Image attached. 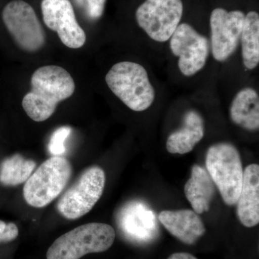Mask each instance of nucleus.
Segmentation results:
<instances>
[{
  "instance_id": "dca6fc26",
  "label": "nucleus",
  "mask_w": 259,
  "mask_h": 259,
  "mask_svg": "<svg viewBox=\"0 0 259 259\" xmlns=\"http://www.w3.org/2000/svg\"><path fill=\"white\" fill-rule=\"evenodd\" d=\"M214 184L207 170L194 165L192 175L185 187L186 197L197 214H202L209 209L214 194Z\"/></svg>"
},
{
  "instance_id": "9d476101",
  "label": "nucleus",
  "mask_w": 259,
  "mask_h": 259,
  "mask_svg": "<svg viewBox=\"0 0 259 259\" xmlns=\"http://www.w3.org/2000/svg\"><path fill=\"white\" fill-rule=\"evenodd\" d=\"M245 16L240 10L227 11L223 8L212 10L209 25L210 50L214 60L224 62L234 54L240 42Z\"/></svg>"
},
{
  "instance_id": "a211bd4d",
  "label": "nucleus",
  "mask_w": 259,
  "mask_h": 259,
  "mask_svg": "<svg viewBox=\"0 0 259 259\" xmlns=\"http://www.w3.org/2000/svg\"><path fill=\"white\" fill-rule=\"evenodd\" d=\"M36 167L32 159L16 153L5 158L0 165V183L6 187H15L25 183Z\"/></svg>"
},
{
  "instance_id": "9b49d317",
  "label": "nucleus",
  "mask_w": 259,
  "mask_h": 259,
  "mask_svg": "<svg viewBox=\"0 0 259 259\" xmlns=\"http://www.w3.org/2000/svg\"><path fill=\"white\" fill-rule=\"evenodd\" d=\"M44 21L57 32L61 41L70 49H80L86 42V34L78 23L69 0H42Z\"/></svg>"
},
{
  "instance_id": "f8f14e48",
  "label": "nucleus",
  "mask_w": 259,
  "mask_h": 259,
  "mask_svg": "<svg viewBox=\"0 0 259 259\" xmlns=\"http://www.w3.org/2000/svg\"><path fill=\"white\" fill-rule=\"evenodd\" d=\"M158 220L172 236L187 245H192L205 233L201 218L194 210H163Z\"/></svg>"
},
{
  "instance_id": "ddd939ff",
  "label": "nucleus",
  "mask_w": 259,
  "mask_h": 259,
  "mask_svg": "<svg viewBox=\"0 0 259 259\" xmlns=\"http://www.w3.org/2000/svg\"><path fill=\"white\" fill-rule=\"evenodd\" d=\"M237 214L243 226L253 228L259 223V166L253 163L243 171V180L237 201Z\"/></svg>"
},
{
  "instance_id": "412c9836",
  "label": "nucleus",
  "mask_w": 259,
  "mask_h": 259,
  "mask_svg": "<svg viewBox=\"0 0 259 259\" xmlns=\"http://www.w3.org/2000/svg\"><path fill=\"white\" fill-rule=\"evenodd\" d=\"M74 2L82 8L85 14L91 20L101 18L106 3V0H74Z\"/></svg>"
},
{
  "instance_id": "aec40b11",
  "label": "nucleus",
  "mask_w": 259,
  "mask_h": 259,
  "mask_svg": "<svg viewBox=\"0 0 259 259\" xmlns=\"http://www.w3.org/2000/svg\"><path fill=\"white\" fill-rule=\"evenodd\" d=\"M71 133V128L69 126H62L53 133L49 144V151L53 156H61L64 154L66 151L65 142Z\"/></svg>"
},
{
  "instance_id": "4be33fe9",
  "label": "nucleus",
  "mask_w": 259,
  "mask_h": 259,
  "mask_svg": "<svg viewBox=\"0 0 259 259\" xmlns=\"http://www.w3.org/2000/svg\"><path fill=\"white\" fill-rule=\"evenodd\" d=\"M18 235V228L15 223L0 221V243L13 241Z\"/></svg>"
},
{
  "instance_id": "f03ea898",
  "label": "nucleus",
  "mask_w": 259,
  "mask_h": 259,
  "mask_svg": "<svg viewBox=\"0 0 259 259\" xmlns=\"http://www.w3.org/2000/svg\"><path fill=\"white\" fill-rule=\"evenodd\" d=\"M105 81L112 93L133 111H145L154 102L156 91L147 71L139 63H117L109 70Z\"/></svg>"
},
{
  "instance_id": "20e7f679",
  "label": "nucleus",
  "mask_w": 259,
  "mask_h": 259,
  "mask_svg": "<svg viewBox=\"0 0 259 259\" xmlns=\"http://www.w3.org/2000/svg\"><path fill=\"white\" fill-rule=\"evenodd\" d=\"M72 166L64 156H51L25 182L23 197L31 207L42 208L57 198L69 183Z\"/></svg>"
},
{
  "instance_id": "1a4fd4ad",
  "label": "nucleus",
  "mask_w": 259,
  "mask_h": 259,
  "mask_svg": "<svg viewBox=\"0 0 259 259\" xmlns=\"http://www.w3.org/2000/svg\"><path fill=\"white\" fill-rule=\"evenodd\" d=\"M169 48L178 57L180 72L187 77L194 76L203 69L210 51L207 37L187 23H181L169 39Z\"/></svg>"
},
{
  "instance_id": "0eeeda50",
  "label": "nucleus",
  "mask_w": 259,
  "mask_h": 259,
  "mask_svg": "<svg viewBox=\"0 0 259 259\" xmlns=\"http://www.w3.org/2000/svg\"><path fill=\"white\" fill-rule=\"evenodd\" d=\"M182 0H146L136 13L138 25L153 41L164 42L180 24Z\"/></svg>"
},
{
  "instance_id": "4468645a",
  "label": "nucleus",
  "mask_w": 259,
  "mask_h": 259,
  "mask_svg": "<svg viewBox=\"0 0 259 259\" xmlns=\"http://www.w3.org/2000/svg\"><path fill=\"white\" fill-rule=\"evenodd\" d=\"M204 122L202 116L195 110H190L184 117V125L169 135L166 141L168 152L186 154L191 152L204 136Z\"/></svg>"
},
{
  "instance_id": "6ab92c4d",
  "label": "nucleus",
  "mask_w": 259,
  "mask_h": 259,
  "mask_svg": "<svg viewBox=\"0 0 259 259\" xmlns=\"http://www.w3.org/2000/svg\"><path fill=\"white\" fill-rule=\"evenodd\" d=\"M146 214L141 206L136 203L127 204L121 211L119 223L122 231L130 239L146 241L152 238V233L147 231Z\"/></svg>"
},
{
  "instance_id": "5701e85b",
  "label": "nucleus",
  "mask_w": 259,
  "mask_h": 259,
  "mask_svg": "<svg viewBox=\"0 0 259 259\" xmlns=\"http://www.w3.org/2000/svg\"><path fill=\"white\" fill-rule=\"evenodd\" d=\"M168 259H197L189 253H175L168 257Z\"/></svg>"
},
{
  "instance_id": "f257e3e1",
  "label": "nucleus",
  "mask_w": 259,
  "mask_h": 259,
  "mask_svg": "<svg viewBox=\"0 0 259 259\" xmlns=\"http://www.w3.org/2000/svg\"><path fill=\"white\" fill-rule=\"evenodd\" d=\"M31 88L23 97L22 105L32 120L44 122L54 115L59 102L72 96L75 82L64 68L51 65L35 70Z\"/></svg>"
},
{
  "instance_id": "6e6552de",
  "label": "nucleus",
  "mask_w": 259,
  "mask_h": 259,
  "mask_svg": "<svg viewBox=\"0 0 259 259\" xmlns=\"http://www.w3.org/2000/svg\"><path fill=\"white\" fill-rule=\"evenodd\" d=\"M3 19L17 45L23 51L35 52L46 42L44 29L33 8L23 0H14L5 7Z\"/></svg>"
},
{
  "instance_id": "423d86ee",
  "label": "nucleus",
  "mask_w": 259,
  "mask_h": 259,
  "mask_svg": "<svg viewBox=\"0 0 259 259\" xmlns=\"http://www.w3.org/2000/svg\"><path fill=\"white\" fill-rule=\"evenodd\" d=\"M105 182V171L100 166L87 168L59 199L57 209L61 215L74 221L88 214L101 198Z\"/></svg>"
},
{
  "instance_id": "7ed1b4c3",
  "label": "nucleus",
  "mask_w": 259,
  "mask_h": 259,
  "mask_svg": "<svg viewBox=\"0 0 259 259\" xmlns=\"http://www.w3.org/2000/svg\"><path fill=\"white\" fill-rule=\"evenodd\" d=\"M115 231L105 223L82 225L59 237L47 250V259H80L106 251L113 244Z\"/></svg>"
},
{
  "instance_id": "2eb2a0df",
  "label": "nucleus",
  "mask_w": 259,
  "mask_h": 259,
  "mask_svg": "<svg viewBox=\"0 0 259 259\" xmlns=\"http://www.w3.org/2000/svg\"><path fill=\"white\" fill-rule=\"evenodd\" d=\"M232 122L247 131L259 128V95L254 89H241L233 97L230 107Z\"/></svg>"
},
{
  "instance_id": "f3484780",
  "label": "nucleus",
  "mask_w": 259,
  "mask_h": 259,
  "mask_svg": "<svg viewBox=\"0 0 259 259\" xmlns=\"http://www.w3.org/2000/svg\"><path fill=\"white\" fill-rule=\"evenodd\" d=\"M240 42L245 69L253 70L259 64V15L250 11L245 16Z\"/></svg>"
},
{
  "instance_id": "39448f33",
  "label": "nucleus",
  "mask_w": 259,
  "mask_h": 259,
  "mask_svg": "<svg viewBox=\"0 0 259 259\" xmlns=\"http://www.w3.org/2000/svg\"><path fill=\"white\" fill-rule=\"evenodd\" d=\"M206 167L225 203L236 204L243 180V166L237 148L228 143L212 145L206 156Z\"/></svg>"
}]
</instances>
